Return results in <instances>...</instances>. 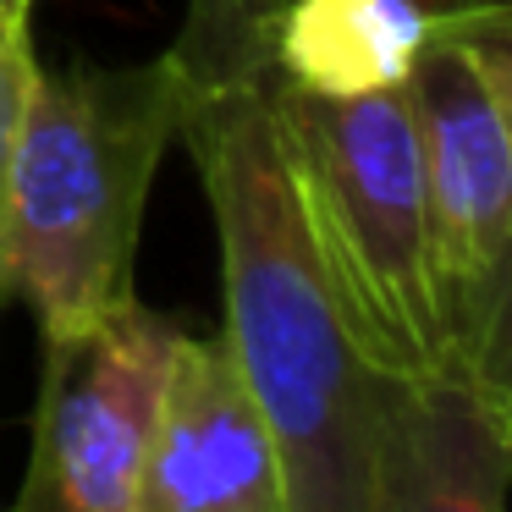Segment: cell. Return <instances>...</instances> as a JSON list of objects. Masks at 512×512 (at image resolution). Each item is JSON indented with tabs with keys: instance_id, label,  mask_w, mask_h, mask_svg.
<instances>
[{
	"instance_id": "1",
	"label": "cell",
	"mask_w": 512,
	"mask_h": 512,
	"mask_svg": "<svg viewBox=\"0 0 512 512\" xmlns=\"http://www.w3.org/2000/svg\"><path fill=\"white\" fill-rule=\"evenodd\" d=\"M270 0H188L177 138L221 232L226 347L276 435L287 512H386L391 375L369 364L314 248L276 105Z\"/></svg>"
},
{
	"instance_id": "2",
	"label": "cell",
	"mask_w": 512,
	"mask_h": 512,
	"mask_svg": "<svg viewBox=\"0 0 512 512\" xmlns=\"http://www.w3.org/2000/svg\"><path fill=\"white\" fill-rule=\"evenodd\" d=\"M177 144V61L34 67L12 138L0 303L23 298L45 336L133 298L149 182Z\"/></svg>"
},
{
	"instance_id": "3",
	"label": "cell",
	"mask_w": 512,
	"mask_h": 512,
	"mask_svg": "<svg viewBox=\"0 0 512 512\" xmlns=\"http://www.w3.org/2000/svg\"><path fill=\"white\" fill-rule=\"evenodd\" d=\"M270 105L314 248L369 364L402 380L463 375L446 325L424 155L408 94L380 89L331 100L276 72Z\"/></svg>"
},
{
	"instance_id": "4",
	"label": "cell",
	"mask_w": 512,
	"mask_h": 512,
	"mask_svg": "<svg viewBox=\"0 0 512 512\" xmlns=\"http://www.w3.org/2000/svg\"><path fill=\"white\" fill-rule=\"evenodd\" d=\"M424 155L446 325L468 380L512 397V6L452 17L402 78Z\"/></svg>"
},
{
	"instance_id": "5",
	"label": "cell",
	"mask_w": 512,
	"mask_h": 512,
	"mask_svg": "<svg viewBox=\"0 0 512 512\" xmlns=\"http://www.w3.org/2000/svg\"><path fill=\"white\" fill-rule=\"evenodd\" d=\"M177 336V320L138 298L45 336L34 463L17 512H138V474Z\"/></svg>"
},
{
	"instance_id": "6",
	"label": "cell",
	"mask_w": 512,
	"mask_h": 512,
	"mask_svg": "<svg viewBox=\"0 0 512 512\" xmlns=\"http://www.w3.org/2000/svg\"><path fill=\"white\" fill-rule=\"evenodd\" d=\"M138 512H287L276 435L221 331L171 347Z\"/></svg>"
},
{
	"instance_id": "7",
	"label": "cell",
	"mask_w": 512,
	"mask_h": 512,
	"mask_svg": "<svg viewBox=\"0 0 512 512\" xmlns=\"http://www.w3.org/2000/svg\"><path fill=\"white\" fill-rule=\"evenodd\" d=\"M512 397L463 375H391L386 512H507Z\"/></svg>"
},
{
	"instance_id": "8",
	"label": "cell",
	"mask_w": 512,
	"mask_h": 512,
	"mask_svg": "<svg viewBox=\"0 0 512 512\" xmlns=\"http://www.w3.org/2000/svg\"><path fill=\"white\" fill-rule=\"evenodd\" d=\"M485 0H270L265 39L287 83L331 100L402 89L419 50Z\"/></svg>"
},
{
	"instance_id": "9",
	"label": "cell",
	"mask_w": 512,
	"mask_h": 512,
	"mask_svg": "<svg viewBox=\"0 0 512 512\" xmlns=\"http://www.w3.org/2000/svg\"><path fill=\"white\" fill-rule=\"evenodd\" d=\"M34 39L28 23H0V232H6V177H12V138L23 122V100L34 83Z\"/></svg>"
},
{
	"instance_id": "10",
	"label": "cell",
	"mask_w": 512,
	"mask_h": 512,
	"mask_svg": "<svg viewBox=\"0 0 512 512\" xmlns=\"http://www.w3.org/2000/svg\"><path fill=\"white\" fill-rule=\"evenodd\" d=\"M28 6L34 0H0V23H28Z\"/></svg>"
},
{
	"instance_id": "11",
	"label": "cell",
	"mask_w": 512,
	"mask_h": 512,
	"mask_svg": "<svg viewBox=\"0 0 512 512\" xmlns=\"http://www.w3.org/2000/svg\"><path fill=\"white\" fill-rule=\"evenodd\" d=\"M12 512H17V507H12Z\"/></svg>"
}]
</instances>
